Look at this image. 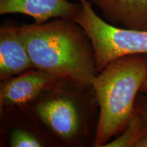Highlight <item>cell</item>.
Instances as JSON below:
<instances>
[{
    "label": "cell",
    "mask_w": 147,
    "mask_h": 147,
    "mask_svg": "<svg viewBox=\"0 0 147 147\" xmlns=\"http://www.w3.org/2000/svg\"><path fill=\"white\" fill-rule=\"evenodd\" d=\"M147 133V125L138 112H134L126 126L118 136L104 147H134L136 142Z\"/></svg>",
    "instance_id": "10"
},
{
    "label": "cell",
    "mask_w": 147,
    "mask_h": 147,
    "mask_svg": "<svg viewBox=\"0 0 147 147\" xmlns=\"http://www.w3.org/2000/svg\"><path fill=\"white\" fill-rule=\"evenodd\" d=\"M80 12L74 20L91 40L98 73L112 61L131 55L147 54V31L120 28L101 18L88 0H78Z\"/></svg>",
    "instance_id": "4"
},
{
    "label": "cell",
    "mask_w": 147,
    "mask_h": 147,
    "mask_svg": "<svg viewBox=\"0 0 147 147\" xmlns=\"http://www.w3.org/2000/svg\"><path fill=\"white\" fill-rule=\"evenodd\" d=\"M81 3L67 0H0V14H21L43 23L58 18H73L80 12Z\"/></svg>",
    "instance_id": "7"
},
{
    "label": "cell",
    "mask_w": 147,
    "mask_h": 147,
    "mask_svg": "<svg viewBox=\"0 0 147 147\" xmlns=\"http://www.w3.org/2000/svg\"><path fill=\"white\" fill-rule=\"evenodd\" d=\"M135 110L141 114L147 125V93L140 92L135 102Z\"/></svg>",
    "instance_id": "11"
},
{
    "label": "cell",
    "mask_w": 147,
    "mask_h": 147,
    "mask_svg": "<svg viewBox=\"0 0 147 147\" xmlns=\"http://www.w3.org/2000/svg\"><path fill=\"white\" fill-rule=\"evenodd\" d=\"M112 25L147 31V0H88Z\"/></svg>",
    "instance_id": "9"
},
{
    "label": "cell",
    "mask_w": 147,
    "mask_h": 147,
    "mask_svg": "<svg viewBox=\"0 0 147 147\" xmlns=\"http://www.w3.org/2000/svg\"><path fill=\"white\" fill-rule=\"evenodd\" d=\"M1 147H61L27 106L0 109Z\"/></svg>",
    "instance_id": "5"
},
{
    "label": "cell",
    "mask_w": 147,
    "mask_h": 147,
    "mask_svg": "<svg viewBox=\"0 0 147 147\" xmlns=\"http://www.w3.org/2000/svg\"><path fill=\"white\" fill-rule=\"evenodd\" d=\"M147 77V54L112 61L92 82L100 108L94 147H104L123 130L135 112V102Z\"/></svg>",
    "instance_id": "3"
},
{
    "label": "cell",
    "mask_w": 147,
    "mask_h": 147,
    "mask_svg": "<svg viewBox=\"0 0 147 147\" xmlns=\"http://www.w3.org/2000/svg\"><path fill=\"white\" fill-rule=\"evenodd\" d=\"M140 92L141 93H147V77H146V78L145 79L144 82H143L142 87H141Z\"/></svg>",
    "instance_id": "12"
},
{
    "label": "cell",
    "mask_w": 147,
    "mask_h": 147,
    "mask_svg": "<svg viewBox=\"0 0 147 147\" xmlns=\"http://www.w3.org/2000/svg\"><path fill=\"white\" fill-rule=\"evenodd\" d=\"M64 79L34 67L0 82V109L30 104Z\"/></svg>",
    "instance_id": "6"
},
{
    "label": "cell",
    "mask_w": 147,
    "mask_h": 147,
    "mask_svg": "<svg viewBox=\"0 0 147 147\" xmlns=\"http://www.w3.org/2000/svg\"><path fill=\"white\" fill-rule=\"evenodd\" d=\"M34 67L80 83L92 84L98 74L93 45L73 18L18 25Z\"/></svg>",
    "instance_id": "1"
},
{
    "label": "cell",
    "mask_w": 147,
    "mask_h": 147,
    "mask_svg": "<svg viewBox=\"0 0 147 147\" xmlns=\"http://www.w3.org/2000/svg\"><path fill=\"white\" fill-rule=\"evenodd\" d=\"M25 106L43 123L61 147L94 146L100 108L92 84L64 79Z\"/></svg>",
    "instance_id": "2"
},
{
    "label": "cell",
    "mask_w": 147,
    "mask_h": 147,
    "mask_svg": "<svg viewBox=\"0 0 147 147\" xmlns=\"http://www.w3.org/2000/svg\"><path fill=\"white\" fill-rule=\"evenodd\" d=\"M18 26L8 21L0 27V81L35 67Z\"/></svg>",
    "instance_id": "8"
}]
</instances>
